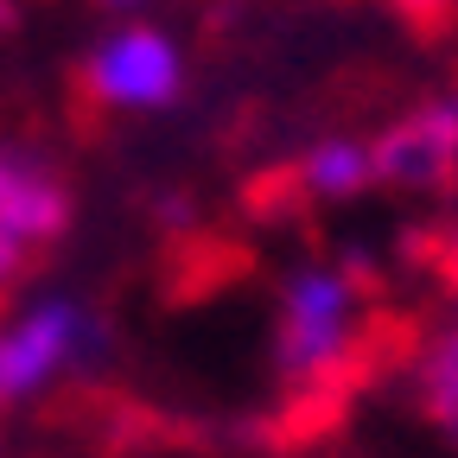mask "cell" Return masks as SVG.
I'll return each mask as SVG.
<instances>
[{
  "label": "cell",
  "instance_id": "cell-1",
  "mask_svg": "<svg viewBox=\"0 0 458 458\" xmlns=\"http://www.w3.org/2000/svg\"><path fill=\"white\" fill-rule=\"evenodd\" d=\"M179 89H185V64H179V51H172V38L153 32V26H128L71 71V122H77V134H96L102 102L165 108Z\"/></svg>",
  "mask_w": 458,
  "mask_h": 458
},
{
  "label": "cell",
  "instance_id": "cell-2",
  "mask_svg": "<svg viewBox=\"0 0 458 458\" xmlns=\"http://www.w3.org/2000/svg\"><path fill=\"white\" fill-rule=\"evenodd\" d=\"M77 216L71 179L38 153L0 147V286L38 274V261L64 242Z\"/></svg>",
  "mask_w": 458,
  "mask_h": 458
},
{
  "label": "cell",
  "instance_id": "cell-3",
  "mask_svg": "<svg viewBox=\"0 0 458 458\" xmlns=\"http://www.w3.org/2000/svg\"><path fill=\"white\" fill-rule=\"evenodd\" d=\"M369 172L388 191L452 198L458 191V102H427L401 122H388L369 147Z\"/></svg>",
  "mask_w": 458,
  "mask_h": 458
},
{
  "label": "cell",
  "instance_id": "cell-4",
  "mask_svg": "<svg viewBox=\"0 0 458 458\" xmlns=\"http://www.w3.org/2000/svg\"><path fill=\"white\" fill-rule=\"evenodd\" d=\"M255 267L249 242L223 236V229H204V223H185L165 236V255H159V293L172 306H191V300H210L223 286H236L242 274Z\"/></svg>",
  "mask_w": 458,
  "mask_h": 458
},
{
  "label": "cell",
  "instance_id": "cell-5",
  "mask_svg": "<svg viewBox=\"0 0 458 458\" xmlns=\"http://www.w3.org/2000/svg\"><path fill=\"white\" fill-rule=\"evenodd\" d=\"M77 306H32L13 331H0V408L26 401L57 363H71Z\"/></svg>",
  "mask_w": 458,
  "mask_h": 458
},
{
  "label": "cell",
  "instance_id": "cell-6",
  "mask_svg": "<svg viewBox=\"0 0 458 458\" xmlns=\"http://www.w3.org/2000/svg\"><path fill=\"white\" fill-rule=\"evenodd\" d=\"M420 414L458 439V325H445L420 351Z\"/></svg>",
  "mask_w": 458,
  "mask_h": 458
},
{
  "label": "cell",
  "instance_id": "cell-7",
  "mask_svg": "<svg viewBox=\"0 0 458 458\" xmlns=\"http://www.w3.org/2000/svg\"><path fill=\"white\" fill-rule=\"evenodd\" d=\"M300 172H306V185L318 191V198H351V191H363L376 172H369V147H357V140H325V147H312L306 159H300Z\"/></svg>",
  "mask_w": 458,
  "mask_h": 458
},
{
  "label": "cell",
  "instance_id": "cell-8",
  "mask_svg": "<svg viewBox=\"0 0 458 458\" xmlns=\"http://www.w3.org/2000/svg\"><path fill=\"white\" fill-rule=\"evenodd\" d=\"M401 255H408L420 274H433V286L445 300H458V216L414 223L408 236H401Z\"/></svg>",
  "mask_w": 458,
  "mask_h": 458
},
{
  "label": "cell",
  "instance_id": "cell-9",
  "mask_svg": "<svg viewBox=\"0 0 458 458\" xmlns=\"http://www.w3.org/2000/svg\"><path fill=\"white\" fill-rule=\"evenodd\" d=\"M306 172H300V159L293 165H267V172H255V179L242 185V210L249 216H261V223H274V216H293V210H306Z\"/></svg>",
  "mask_w": 458,
  "mask_h": 458
},
{
  "label": "cell",
  "instance_id": "cell-10",
  "mask_svg": "<svg viewBox=\"0 0 458 458\" xmlns=\"http://www.w3.org/2000/svg\"><path fill=\"white\" fill-rule=\"evenodd\" d=\"M394 13L414 32V45H445L458 32V0H394Z\"/></svg>",
  "mask_w": 458,
  "mask_h": 458
},
{
  "label": "cell",
  "instance_id": "cell-11",
  "mask_svg": "<svg viewBox=\"0 0 458 458\" xmlns=\"http://www.w3.org/2000/svg\"><path fill=\"white\" fill-rule=\"evenodd\" d=\"M13 20H20V0H0V32H13Z\"/></svg>",
  "mask_w": 458,
  "mask_h": 458
},
{
  "label": "cell",
  "instance_id": "cell-12",
  "mask_svg": "<svg viewBox=\"0 0 458 458\" xmlns=\"http://www.w3.org/2000/svg\"><path fill=\"white\" fill-rule=\"evenodd\" d=\"M102 7H134V0H102Z\"/></svg>",
  "mask_w": 458,
  "mask_h": 458
},
{
  "label": "cell",
  "instance_id": "cell-13",
  "mask_svg": "<svg viewBox=\"0 0 458 458\" xmlns=\"http://www.w3.org/2000/svg\"><path fill=\"white\" fill-rule=\"evenodd\" d=\"M0 318H7V286H0Z\"/></svg>",
  "mask_w": 458,
  "mask_h": 458
}]
</instances>
